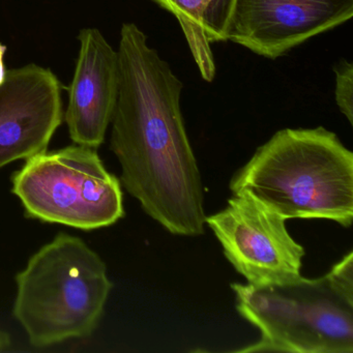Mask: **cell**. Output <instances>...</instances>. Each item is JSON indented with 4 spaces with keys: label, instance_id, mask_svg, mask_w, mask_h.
Segmentation results:
<instances>
[{
    "label": "cell",
    "instance_id": "obj_5",
    "mask_svg": "<svg viewBox=\"0 0 353 353\" xmlns=\"http://www.w3.org/2000/svg\"><path fill=\"white\" fill-rule=\"evenodd\" d=\"M12 193L30 218L79 230L105 228L125 216L121 179L88 146L46 150L28 159L12 177Z\"/></svg>",
    "mask_w": 353,
    "mask_h": 353
},
{
    "label": "cell",
    "instance_id": "obj_10",
    "mask_svg": "<svg viewBox=\"0 0 353 353\" xmlns=\"http://www.w3.org/2000/svg\"><path fill=\"white\" fill-rule=\"evenodd\" d=\"M175 16L202 78L212 82L216 63L212 44L227 41L235 0H152Z\"/></svg>",
    "mask_w": 353,
    "mask_h": 353
},
{
    "label": "cell",
    "instance_id": "obj_3",
    "mask_svg": "<svg viewBox=\"0 0 353 353\" xmlns=\"http://www.w3.org/2000/svg\"><path fill=\"white\" fill-rule=\"evenodd\" d=\"M16 286L14 316L38 348L90 336L113 288L102 258L68 233L30 257Z\"/></svg>",
    "mask_w": 353,
    "mask_h": 353
},
{
    "label": "cell",
    "instance_id": "obj_13",
    "mask_svg": "<svg viewBox=\"0 0 353 353\" xmlns=\"http://www.w3.org/2000/svg\"><path fill=\"white\" fill-rule=\"evenodd\" d=\"M11 346V336L8 332L0 330V351H3Z\"/></svg>",
    "mask_w": 353,
    "mask_h": 353
},
{
    "label": "cell",
    "instance_id": "obj_8",
    "mask_svg": "<svg viewBox=\"0 0 353 353\" xmlns=\"http://www.w3.org/2000/svg\"><path fill=\"white\" fill-rule=\"evenodd\" d=\"M61 123V82L50 70L8 71L0 85V169L46 150Z\"/></svg>",
    "mask_w": 353,
    "mask_h": 353
},
{
    "label": "cell",
    "instance_id": "obj_11",
    "mask_svg": "<svg viewBox=\"0 0 353 353\" xmlns=\"http://www.w3.org/2000/svg\"><path fill=\"white\" fill-rule=\"evenodd\" d=\"M336 75V103L341 112L353 123V65L351 61L342 59L334 68Z\"/></svg>",
    "mask_w": 353,
    "mask_h": 353
},
{
    "label": "cell",
    "instance_id": "obj_9",
    "mask_svg": "<svg viewBox=\"0 0 353 353\" xmlns=\"http://www.w3.org/2000/svg\"><path fill=\"white\" fill-rule=\"evenodd\" d=\"M65 123L72 141L97 148L112 121L119 90V53L96 28L80 32Z\"/></svg>",
    "mask_w": 353,
    "mask_h": 353
},
{
    "label": "cell",
    "instance_id": "obj_7",
    "mask_svg": "<svg viewBox=\"0 0 353 353\" xmlns=\"http://www.w3.org/2000/svg\"><path fill=\"white\" fill-rule=\"evenodd\" d=\"M352 16L353 0H235L227 41L274 59Z\"/></svg>",
    "mask_w": 353,
    "mask_h": 353
},
{
    "label": "cell",
    "instance_id": "obj_4",
    "mask_svg": "<svg viewBox=\"0 0 353 353\" xmlns=\"http://www.w3.org/2000/svg\"><path fill=\"white\" fill-rule=\"evenodd\" d=\"M239 313L259 330L237 352L352 353L353 295L327 274L285 284L233 283Z\"/></svg>",
    "mask_w": 353,
    "mask_h": 353
},
{
    "label": "cell",
    "instance_id": "obj_6",
    "mask_svg": "<svg viewBox=\"0 0 353 353\" xmlns=\"http://www.w3.org/2000/svg\"><path fill=\"white\" fill-rule=\"evenodd\" d=\"M286 219L247 193L206 216L228 261L248 284H285L301 278L305 251L286 228Z\"/></svg>",
    "mask_w": 353,
    "mask_h": 353
},
{
    "label": "cell",
    "instance_id": "obj_12",
    "mask_svg": "<svg viewBox=\"0 0 353 353\" xmlns=\"http://www.w3.org/2000/svg\"><path fill=\"white\" fill-rule=\"evenodd\" d=\"M6 51H7V47L0 44V85L5 81L8 72L7 70H6L5 63H3V57H5Z\"/></svg>",
    "mask_w": 353,
    "mask_h": 353
},
{
    "label": "cell",
    "instance_id": "obj_2",
    "mask_svg": "<svg viewBox=\"0 0 353 353\" xmlns=\"http://www.w3.org/2000/svg\"><path fill=\"white\" fill-rule=\"evenodd\" d=\"M289 219H325L349 228L353 221V154L323 127L284 129L256 150L231 179Z\"/></svg>",
    "mask_w": 353,
    "mask_h": 353
},
{
    "label": "cell",
    "instance_id": "obj_1",
    "mask_svg": "<svg viewBox=\"0 0 353 353\" xmlns=\"http://www.w3.org/2000/svg\"><path fill=\"white\" fill-rule=\"evenodd\" d=\"M117 53L110 148L121 164V183L168 232L202 235L203 185L181 114L183 83L135 24H123Z\"/></svg>",
    "mask_w": 353,
    "mask_h": 353
}]
</instances>
